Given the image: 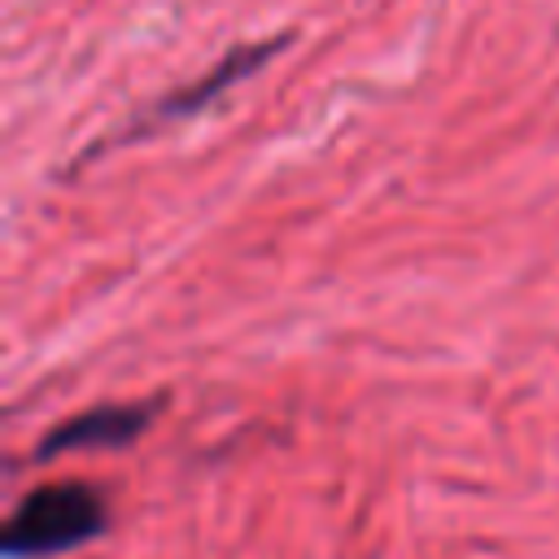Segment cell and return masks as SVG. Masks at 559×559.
<instances>
[{
  "label": "cell",
  "instance_id": "1",
  "mask_svg": "<svg viewBox=\"0 0 559 559\" xmlns=\"http://www.w3.org/2000/svg\"><path fill=\"white\" fill-rule=\"evenodd\" d=\"M105 520H109L105 498L92 485L57 480V485L31 489L13 507L0 542L9 559H39V555H57V550L92 542L96 533H105Z\"/></svg>",
  "mask_w": 559,
  "mask_h": 559
},
{
  "label": "cell",
  "instance_id": "2",
  "mask_svg": "<svg viewBox=\"0 0 559 559\" xmlns=\"http://www.w3.org/2000/svg\"><path fill=\"white\" fill-rule=\"evenodd\" d=\"M153 402H109V406H92L66 424H57L44 441H39V459H57L70 450H122L131 445L148 424H153Z\"/></svg>",
  "mask_w": 559,
  "mask_h": 559
},
{
  "label": "cell",
  "instance_id": "3",
  "mask_svg": "<svg viewBox=\"0 0 559 559\" xmlns=\"http://www.w3.org/2000/svg\"><path fill=\"white\" fill-rule=\"evenodd\" d=\"M288 44V35H275V39H258V44H240V48H231L210 74H201L197 83H188L183 92H170L157 109H153V118L157 122H166V118H183V114H197V109H205L218 92H227L231 83H240L245 74H253L271 52H280Z\"/></svg>",
  "mask_w": 559,
  "mask_h": 559
}]
</instances>
